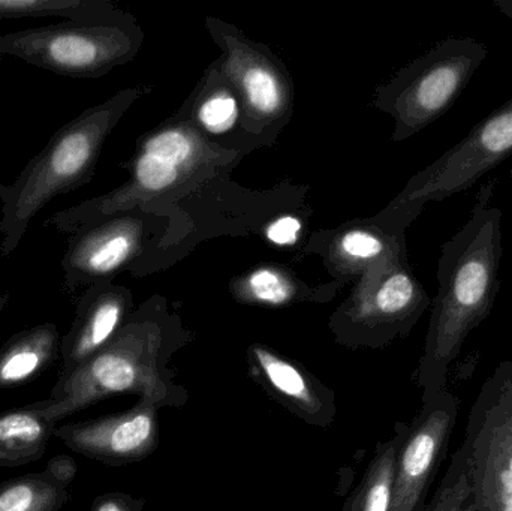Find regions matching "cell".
Masks as SVG:
<instances>
[{"label":"cell","mask_w":512,"mask_h":511,"mask_svg":"<svg viewBox=\"0 0 512 511\" xmlns=\"http://www.w3.org/2000/svg\"><path fill=\"white\" fill-rule=\"evenodd\" d=\"M495 188L496 180L481 186L468 222L442 245L438 296L417 369L423 402L447 389L450 366L472 330L492 314L501 290L502 212L492 206Z\"/></svg>","instance_id":"cell-1"},{"label":"cell","mask_w":512,"mask_h":511,"mask_svg":"<svg viewBox=\"0 0 512 511\" xmlns=\"http://www.w3.org/2000/svg\"><path fill=\"white\" fill-rule=\"evenodd\" d=\"M185 335L149 314L128 318L116 338L71 377L54 384L48 401L60 420L116 395H137L156 408H183L188 389L168 369Z\"/></svg>","instance_id":"cell-2"},{"label":"cell","mask_w":512,"mask_h":511,"mask_svg":"<svg viewBox=\"0 0 512 511\" xmlns=\"http://www.w3.org/2000/svg\"><path fill=\"white\" fill-rule=\"evenodd\" d=\"M126 95L89 108L54 132L14 182L0 185V254L9 257L23 242L30 222L59 195L92 179L108 132L126 108Z\"/></svg>","instance_id":"cell-3"},{"label":"cell","mask_w":512,"mask_h":511,"mask_svg":"<svg viewBox=\"0 0 512 511\" xmlns=\"http://www.w3.org/2000/svg\"><path fill=\"white\" fill-rule=\"evenodd\" d=\"M463 449L475 511H512V362L484 381L472 405Z\"/></svg>","instance_id":"cell-4"},{"label":"cell","mask_w":512,"mask_h":511,"mask_svg":"<svg viewBox=\"0 0 512 511\" xmlns=\"http://www.w3.org/2000/svg\"><path fill=\"white\" fill-rule=\"evenodd\" d=\"M487 56L483 42L450 36L402 72L387 96L397 120L396 138L417 134L444 116Z\"/></svg>","instance_id":"cell-5"},{"label":"cell","mask_w":512,"mask_h":511,"mask_svg":"<svg viewBox=\"0 0 512 511\" xmlns=\"http://www.w3.org/2000/svg\"><path fill=\"white\" fill-rule=\"evenodd\" d=\"M128 51V35L102 21L68 20L0 35V56L17 57L63 77H98Z\"/></svg>","instance_id":"cell-6"},{"label":"cell","mask_w":512,"mask_h":511,"mask_svg":"<svg viewBox=\"0 0 512 511\" xmlns=\"http://www.w3.org/2000/svg\"><path fill=\"white\" fill-rule=\"evenodd\" d=\"M511 156L512 96L418 174L400 198V207L423 209L427 201H441L468 191Z\"/></svg>","instance_id":"cell-7"},{"label":"cell","mask_w":512,"mask_h":511,"mask_svg":"<svg viewBox=\"0 0 512 511\" xmlns=\"http://www.w3.org/2000/svg\"><path fill=\"white\" fill-rule=\"evenodd\" d=\"M460 401L442 390L423 402L408 425L399 447L391 511H421L439 467L447 455L451 434L459 417Z\"/></svg>","instance_id":"cell-8"},{"label":"cell","mask_w":512,"mask_h":511,"mask_svg":"<svg viewBox=\"0 0 512 511\" xmlns=\"http://www.w3.org/2000/svg\"><path fill=\"white\" fill-rule=\"evenodd\" d=\"M159 408L146 399L122 413L57 426L54 437L69 450L108 467L149 458L161 440Z\"/></svg>","instance_id":"cell-9"},{"label":"cell","mask_w":512,"mask_h":511,"mask_svg":"<svg viewBox=\"0 0 512 511\" xmlns=\"http://www.w3.org/2000/svg\"><path fill=\"white\" fill-rule=\"evenodd\" d=\"M430 299L408 267L385 273L372 293L358 303L348 329L354 330L345 342L351 345L382 347L411 332Z\"/></svg>","instance_id":"cell-10"},{"label":"cell","mask_w":512,"mask_h":511,"mask_svg":"<svg viewBox=\"0 0 512 511\" xmlns=\"http://www.w3.org/2000/svg\"><path fill=\"white\" fill-rule=\"evenodd\" d=\"M248 363L252 380L277 404L307 425L330 428L337 414L334 393L304 366L259 344L249 347Z\"/></svg>","instance_id":"cell-11"},{"label":"cell","mask_w":512,"mask_h":511,"mask_svg":"<svg viewBox=\"0 0 512 511\" xmlns=\"http://www.w3.org/2000/svg\"><path fill=\"white\" fill-rule=\"evenodd\" d=\"M138 248L137 225L129 219H104L68 239L62 258L68 290L107 282L131 261Z\"/></svg>","instance_id":"cell-12"},{"label":"cell","mask_w":512,"mask_h":511,"mask_svg":"<svg viewBox=\"0 0 512 511\" xmlns=\"http://www.w3.org/2000/svg\"><path fill=\"white\" fill-rule=\"evenodd\" d=\"M129 294L107 282L93 285L77 305L74 323L60 341L59 380L71 377L102 348L107 347L128 321Z\"/></svg>","instance_id":"cell-13"},{"label":"cell","mask_w":512,"mask_h":511,"mask_svg":"<svg viewBox=\"0 0 512 511\" xmlns=\"http://www.w3.org/2000/svg\"><path fill=\"white\" fill-rule=\"evenodd\" d=\"M78 468L68 455L54 456L38 473L0 483V511H60L71 498Z\"/></svg>","instance_id":"cell-14"},{"label":"cell","mask_w":512,"mask_h":511,"mask_svg":"<svg viewBox=\"0 0 512 511\" xmlns=\"http://www.w3.org/2000/svg\"><path fill=\"white\" fill-rule=\"evenodd\" d=\"M59 422L48 399L0 413V468H17L44 458Z\"/></svg>","instance_id":"cell-15"},{"label":"cell","mask_w":512,"mask_h":511,"mask_svg":"<svg viewBox=\"0 0 512 511\" xmlns=\"http://www.w3.org/2000/svg\"><path fill=\"white\" fill-rule=\"evenodd\" d=\"M59 329L42 323L21 330L0 347V390L15 389L36 380L60 357Z\"/></svg>","instance_id":"cell-16"},{"label":"cell","mask_w":512,"mask_h":511,"mask_svg":"<svg viewBox=\"0 0 512 511\" xmlns=\"http://www.w3.org/2000/svg\"><path fill=\"white\" fill-rule=\"evenodd\" d=\"M191 135L170 129L153 135L143 146L134 167V188L140 191H164L170 188L194 158Z\"/></svg>","instance_id":"cell-17"},{"label":"cell","mask_w":512,"mask_h":511,"mask_svg":"<svg viewBox=\"0 0 512 511\" xmlns=\"http://www.w3.org/2000/svg\"><path fill=\"white\" fill-rule=\"evenodd\" d=\"M406 431V423H397L393 437L376 447L375 456L343 511H391L397 453Z\"/></svg>","instance_id":"cell-18"},{"label":"cell","mask_w":512,"mask_h":511,"mask_svg":"<svg viewBox=\"0 0 512 511\" xmlns=\"http://www.w3.org/2000/svg\"><path fill=\"white\" fill-rule=\"evenodd\" d=\"M107 15V3L98 0H0V20L59 17L101 21Z\"/></svg>","instance_id":"cell-19"},{"label":"cell","mask_w":512,"mask_h":511,"mask_svg":"<svg viewBox=\"0 0 512 511\" xmlns=\"http://www.w3.org/2000/svg\"><path fill=\"white\" fill-rule=\"evenodd\" d=\"M421 511H475L463 446L454 453L441 485Z\"/></svg>","instance_id":"cell-20"},{"label":"cell","mask_w":512,"mask_h":511,"mask_svg":"<svg viewBox=\"0 0 512 511\" xmlns=\"http://www.w3.org/2000/svg\"><path fill=\"white\" fill-rule=\"evenodd\" d=\"M240 84L249 107L256 113L270 116L282 105V87L270 69L248 66L240 72Z\"/></svg>","instance_id":"cell-21"},{"label":"cell","mask_w":512,"mask_h":511,"mask_svg":"<svg viewBox=\"0 0 512 511\" xmlns=\"http://www.w3.org/2000/svg\"><path fill=\"white\" fill-rule=\"evenodd\" d=\"M340 248H342L343 254L358 261H373L388 255L394 260L405 263V260L397 254L393 239L387 240L381 234L369 230L348 231L342 237Z\"/></svg>","instance_id":"cell-22"},{"label":"cell","mask_w":512,"mask_h":511,"mask_svg":"<svg viewBox=\"0 0 512 511\" xmlns=\"http://www.w3.org/2000/svg\"><path fill=\"white\" fill-rule=\"evenodd\" d=\"M246 290L251 299L262 305H285L294 297V287L291 282L271 269H259L252 273L246 284Z\"/></svg>","instance_id":"cell-23"},{"label":"cell","mask_w":512,"mask_h":511,"mask_svg":"<svg viewBox=\"0 0 512 511\" xmlns=\"http://www.w3.org/2000/svg\"><path fill=\"white\" fill-rule=\"evenodd\" d=\"M237 117H239V105L236 98L227 92L213 93L198 110L201 125L215 134L230 131Z\"/></svg>","instance_id":"cell-24"},{"label":"cell","mask_w":512,"mask_h":511,"mask_svg":"<svg viewBox=\"0 0 512 511\" xmlns=\"http://www.w3.org/2000/svg\"><path fill=\"white\" fill-rule=\"evenodd\" d=\"M144 500L123 492H108L93 501L90 511H144Z\"/></svg>","instance_id":"cell-25"},{"label":"cell","mask_w":512,"mask_h":511,"mask_svg":"<svg viewBox=\"0 0 512 511\" xmlns=\"http://www.w3.org/2000/svg\"><path fill=\"white\" fill-rule=\"evenodd\" d=\"M301 222L295 216H282L267 228V237L277 246H291L297 242Z\"/></svg>","instance_id":"cell-26"},{"label":"cell","mask_w":512,"mask_h":511,"mask_svg":"<svg viewBox=\"0 0 512 511\" xmlns=\"http://www.w3.org/2000/svg\"><path fill=\"white\" fill-rule=\"evenodd\" d=\"M493 5H495L502 14L507 15V17L512 20V0H495Z\"/></svg>","instance_id":"cell-27"},{"label":"cell","mask_w":512,"mask_h":511,"mask_svg":"<svg viewBox=\"0 0 512 511\" xmlns=\"http://www.w3.org/2000/svg\"><path fill=\"white\" fill-rule=\"evenodd\" d=\"M9 300H11V294H9V293L0 294V311H3V309L6 308V305H8Z\"/></svg>","instance_id":"cell-28"}]
</instances>
